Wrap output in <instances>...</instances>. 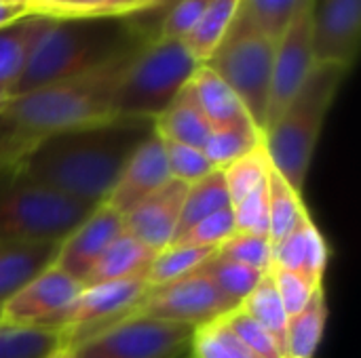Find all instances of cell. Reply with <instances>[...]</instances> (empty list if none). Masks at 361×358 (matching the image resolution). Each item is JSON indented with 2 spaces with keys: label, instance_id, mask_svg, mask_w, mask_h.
I'll return each instance as SVG.
<instances>
[{
  "label": "cell",
  "instance_id": "obj_46",
  "mask_svg": "<svg viewBox=\"0 0 361 358\" xmlns=\"http://www.w3.org/2000/svg\"><path fill=\"white\" fill-rule=\"evenodd\" d=\"M4 101H6V95H4V93L0 91V108H2V103H4Z\"/></svg>",
  "mask_w": 361,
  "mask_h": 358
},
{
  "label": "cell",
  "instance_id": "obj_22",
  "mask_svg": "<svg viewBox=\"0 0 361 358\" xmlns=\"http://www.w3.org/2000/svg\"><path fill=\"white\" fill-rule=\"evenodd\" d=\"M154 133L161 139L203 150L207 137L212 135V127L199 110L188 84L176 95L169 108L154 118Z\"/></svg>",
  "mask_w": 361,
  "mask_h": 358
},
{
  "label": "cell",
  "instance_id": "obj_33",
  "mask_svg": "<svg viewBox=\"0 0 361 358\" xmlns=\"http://www.w3.org/2000/svg\"><path fill=\"white\" fill-rule=\"evenodd\" d=\"M262 133L256 127H237L212 131L203 146V154L214 165V169H224L231 162L239 160L247 152H252L258 143H262Z\"/></svg>",
  "mask_w": 361,
  "mask_h": 358
},
{
  "label": "cell",
  "instance_id": "obj_3",
  "mask_svg": "<svg viewBox=\"0 0 361 358\" xmlns=\"http://www.w3.org/2000/svg\"><path fill=\"white\" fill-rule=\"evenodd\" d=\"M152 38L131 17H49L8 97L91 72Z\"/></svg>",
  "mask_w": 361,
  "mask_h": 358
},
{
  "label": "cell",
  "instance_id": "obj_48",
  "mask_svg": "<svg viewBox=\"0 0 361 358\" xmlns=\"http://www.w3.org/2000/svg\"><path fill=\"white\" fill-rule=\"evenodd\" d=\"M286 358H292V357H286Z\"/></svg>",
  "mask_w": 361,
  "mask_h": 358
},
{
  "label": "cell",
  "instance_id": "obj_14",
  "mask_svg": "<svg viewBox=\"0 0 361 358\" xmlns=\"http://www.w3.org/2000/svg\"><path fill=\"white\" fill-rule=\"evenodd\" d=\"M125 232V219L106 203L93 211L59 243L55 266L82 285L99 255Z\"/></svg>",
  "mask_w": 361,
  "mask_h": 358
},
{
  "label": "cell",
  "instance_id": "obj_44",
  "mask_svg": "<svg viewBox=\"0 0 361 358\" xmlns=\"http://www.w3.org/2000/svg\"><path fill=\"white\" fill-rule=\"evenodd\" d=\"M180 0H154L152 4H150V8H146L144 13H140V15H131V17H148L150 19V23H157V32H159V23L163 21V17L169 13V8H173L176 4H178Z\"/></svg>",
  "mask_w": 361,
  "mask_h": 358
},
{
  "label": "cell",
  "instance_id": "obj_21",
  "mask_svg": "<svg viewBox=\"0 0 361 358\" xmlns=\"http://www.w3.org/2000/svg\"><path fill=\"white\" fill-rule=\"evenodd\" d=\"M47 21V15L30 13L19 21L0 27V91L6 95V99L11 95V89L19 80L34 49V42Z\"/></svg>",
  "mask_w": 361,
  "mask_h": 358
},
{
  "label": "cell",
  "instance_id": "obj_1",
  "mask_svg": "<svg viewBox=\"0 0 361 358\" xmlns=\"http://www.w3.org/2000/svg\"><path fill=\"white\" fill-rule=\"evenodd\" d=\"M154 133V120L110 118L38 141L15 167L30 181L97 207L106 203L133 152Z\"/></svg>",
  "mask_w": 361,
  "mask_h": 358
},
{
  "label": "cell",
  "instance_id": "obj_28",
  "mask_svg": "<svg viewBox=\"0 0 361 358\" xmlns=\"http://www.w3.org/2000/svg\"><path fill=\"white\" fill-rule=\"evenodd\" d=\"M226 207H233L231 205V196H228L224 177H222V171L216 169L209 175H205L199 181L188 186L176 236H180L184 230H188L192 224L201 222L203 217H207L212 213H218V211H222Z\"/></svg>",
  "mask_w": 361,
  "mask_h": 358
},
{
  "label": "cell",
  "instance_id": "obj_34",
  "mask_svg": "<svg viewBox=\"0 0 361 358\" xmlns=\"http://www.w3.org/2000/svg\"><path fill=\"white\" fill-rule=\"evenodd\" d=\"M59 346L61 338L55 331L0 325V358H47Z\"/></svg>",
  "mask_w": 361,
  "mask_h": 358
},
{
  "label": "cell",
  "instance_id": "obj_19",
  "mask_svg": "<svg viewBox=\"0 0 361 358\" xmlns=\"http://www.w3.org/2000/svg\"><path fill=\"white\" fill-rule=\"evenodd\" d=\"M59 243H25L0 247V306L32 279L55 266Z\"/></svg>",
  "mask_w": 361,
  "mask_h": 358
},
{
  "label": "cell",
  "instance_id": "obj_42",
  "mask_svg": "<svg viewBox=\"0 0 361 358\" xmlns=\"http://www.w3.org/2000/svg\"><path fill=\"white\" fill-rule=\"evenodd\" d=\"M150 6V0H104L102 17H131Z\"/></svg>",
  "mask_w": 361,
  "mask_h": 358
},
{
  "label": "cell",
  "instance_id": "obj_24",
  "mask_svg": "<svg viewBox=\"0 0 361 358\" xmlns=\"http://www.w3.org/2000/svg\"><path fill=\"white\" fill-rule=\"evenodd\" d=\"M239 4H241V0H209L207 2L199 23L182 40L186 51L199 63H205L212 57V53L218 49V44L226 36L231 23L235 21Z\"/></svg>",
  "mask_w": 361,
  "mask_h": 358
},
{
  "label": "cell",
  "instance_id": "obj_40",
  "mask_svg": "<svg viewBox=\"0 0 361 358\" xmlns=\"http://www.w3.org/2000/svg\"><path fill=\"white\" fill-rule=\"evenodd\" d=\"M271 274H273V281H275V287H277V293H279V300L286 308L288 319L302 312L317 287H313L300 274H294V272H288V270H281L275 266H271Z\"/></svg>",
  "mask_w": 361,
  "mask_h": 358
},
{
  "label": "cell",
  "instance_id": "obj_49",
  "mask_svg": "<svg viewBox=\"0 0 361 358\" xmlns=\"http://www.w3.org/2000/svg\"><path fill=\"white\" fill-rule=\"evenodd\" d=\"M30 4H32V2H30Z\"/></svg>",
  "mask_w": 361,
  "mask_h": 358
},
{
  "label": "cell",
  "instance_id": "obj_30",
  "mask_svg": "<svg viewBox=\"0 0 361 358\" xmlns=\"http://www.w3.org/2000/svg\"><path fill=\"white\" fill-rule=\"evenodd\" d=\"M192 358H260L252 352L226 325L224 317L209 321L205 325L195 327L192 344H190Z\"/></svg>",
  "mask_w": 361,
  "mask_h": 358
},
{
  "label": "cell",
  "instance_id": "obj_17",
  "mask_svg": "<svg viewBox=\"0 0 361 358\" xmlns=\"http://www.w3.org/2000/svg\"><path fill=\"white\" fill-rule=\"evenodd\" d=\"M271 249L275 268L300 274L313 287L324 285L330 262V245L315 226L311 213L302 217L283 238L271 243Z\"/></svg>",
  "mask_w": 361,
  "mask_h": 358
},
{
  "label": "cell",
  "instance_id": "obj_15",
  "mask_svg": "<svg viewBox=\"0 0 361 358\" xmlns=\"http://www.w3.org/2000/svg\"><path fill=\"white\" fill-rule=\"evenodd\" d=\"M186 192L188 184L169 179L123 217L125 232L148 245L157 253L169 247L178 234Z\"/></svg>",
  "mask_w": 361,
  "mask_h": 358
},
{
  "label": "cell",
  "instance_id": "obj_16",
  "mask_svg": "<svg viewBox=\"0 0 361 358\" xmlns=\"http://www.w3.org/2000/svg\"><path fill=\"white\" fill-rule=\"evenodd\" d=\"M169 179L171 173L167 167L163 139L157 133H152L125 165L118 181L114 184L110 196L106 198V205L125 217Z\"/></svg>",
  "mask_w": 361,
  "mask_h": 358
},
{
  "label": "cell",
  "instance_id": "obj_12",
  "mask_svg": "<svg viewBox=\"0 0 361 358\" xmlns=\"http://www.w3.org/2000/svg\"><path fill=\"white\" fill-rule=\"evenodd\" d=\"M311 2L313 0L302 4V8L296 13V17L290 21V25L277 40L267 129L294 99V95L300 91L307 76L315 68V55L311 44Z\"/></svg>",
  "mask_w": 361,
  "mask_h": 358
},
{
  "label": "cell",
  "instance_id": "obj_10",
  "mask_svg": "<svg viewBox=\"0 0 361 358\" xmlns=\"http://www.w3.org/2000/svg\"><path fill=\"white\" fill-rule=\"evenodd\" d=\"M235 308L239 306L233 304L212 279L201 272H192L173 283L150 287L131 317L199 327L228 314Z\"/></svg>",
  "mask_w": 361,
  "mask_h": 358
},
{
  "label": "cell",
  "instance_id": "obj_36",
  "mask_svg": "<svg viewBox=\"0 0 361 358\" xmlns=\"http://www.w3.org/2000/svg\"><path fill=\"white\" fill-rule=\"evenodd\" d=\"M231 234H235V215L233 207H226L218 213L203 217L184 230L171 245H190V247H214L218 249Z\"/></svg>",
  "mask_w": 361,
  "mask_h": 358
},
{
  "label": "cell",
  "instance_id": "obj_43",
  "mask_svg": "<svg viewBox=\"0 0 361 358\" xmlns=\"http://www.w3.org/2000/svg\"><path fill=\"white\" fill-rule=\"evenodd\" d=\"M32 6L30 4H19V2H4L0 0V27L11 25L15 21H19L21 17L30 15Z\"/></svg>",
  "mask_w": 361,
  "mask_h": 358
},
{
  "label": "cell",
  "instance_id": "obj_11",
  "mask_svg": "<svg viewBox=\"0 0 361 358\" xmlns=\"http://www.w3.org/2000/svg\"><path fill=\"white\" fill-rule=\"evenodd\" d=\"M80 291L82 285L78 281L51 266L0 306V325L53 331L57 319L72 306Z\"/></svg>",
  "mask_w": 361,
  "mask_h": 358
},
{
  "label": "cell",
  "instance_id": "obj_45",
  "mask_svg": "<svg viewBox=\"0 0 361 358\" xmlns=\"http://www.w3.org/2000/svg\"><path fill=\"white\" fill-rule=\"evenodd\" d=\"M4 2H19V4H30L32 0H4Z\"/></svg>",
  "mask_w": 361,
  "mask_h": 358
},
{
  "label": "cell",
  "instance_id": "obj_5",
  "mask_svg": "<svg viewBox=\"0 0 361 358\" xmlns=\"http://www.w3.org/2000/svg\"><path fill=\"white\" fill-rule=\"evenodd\" d=\"M91 205L47 190L13 169H0V247L61 243Z\"/></svg>",
  "mask_w": 361,
  "mask_h": 358
},
{
  "label": "cell",
  "instance_id": "obj_41",
  "mask_svg": "<svg viewBox=\"0 0 361 358\" xmlns=\"http://www.w3.org/2000/svg\"><path fill=\"white\" fill-rule=\"evenodd\" d=\"M207 2L209 0H180L173 8H169V13L159 23L157 36L184 40L199 23Z\"/></svg>",
  "mask_w": 361,
  "mask_h": 358
},
{
  "label": "cell",
  "instance_id": "obj_25",
  "mask_svg": "<svg viewBox=\"0 0 361 358\" xmlns=\"http://www.w3.org/2000/svg\"><path fill=\"white\" fill-rule=\"evenodd\" d=\"M269 238L277 243L283 238L302 217L309 215V209L302 200V194L296 192L271 165L269 177Z\"/></svg>",
  "mask_w": 361,
  "mask_h": 358
},
{
  "label": "cell",
  "instance_id": "obj_39",
  "mask_svg": "<svg viewBox=\"0 0 361 358\" xmlns=\"http://www.w3.org/2000/svg\"><path fill=\"white\" fill-rule=\"evenodd\" d=\"M224 321L233 329V333L260 358H286L277 340L260 323L247 317L241 308H235L228 314H224Z\"/></svg>",
  "mask_w": 361,
  "mask_h": 358
},
{
  "label": "cell",
  "instance_id": "obj_23",
  "mask_svg": "<svg viewBox=\"0 0 361 358\" xmlns=\"http://www.w3.org/2000/svg\"><path fill=\"white\" fill-rule=\"evenodd\" d=\"M328 321V306H326V291L317 287L309 304L302 312L288 321V335H286V357L313 358L326 331Z\"/></svg>",
  "mask_w": 361,
  "mask_h": 358
},
{
  "label": "cell",
  "instance_id": "obj_31",
  "mask_svg": "<svg viewBox=\"0 0 361 358\" xmlns=\"http://www.w3.org/2000/svg\"><path fill=\"white\" fill-rule=\"evenodd\" d=\"M197 272H201L207 279H212L214 285L237 306L256 289L258 281L264 274L260 270H254V268L237 264V262H233L228 257H222V255H218V251Z\"/></svg>",
  "mask_w": 361,
  "mask_h": 358
},
{
  "label": "cell",
  "instance_id": "obj_29",
  "mask_svg": "<svg viewBox=\"0 0 361 358\" xmlns=\"http://www.w3.org/2000/svg\"><path fill=\"white\" fill-rule=\"evenodd\" d=\"M305 2L309 0H241L235 19L277 42Z\"/></svg>",
  "mask_w": 361,
  "mask_h": 358
},
{
  "label": "cell",
  "instance_id": "obj_32",
  "mask_svg": "<svg viewBox=\"0 0 361 358\" xmlns=\"http://www.w3.org/2000/svg\"><path fill=\"white\" fill-rule=\"evenodd\" d=\"M269 169H271V158H269L264 139L252 152H247L239 160L231 162L228 167L220 169L226 190H228V196H231V205H237L247 192H252L256 186L267 181Z\"/></svg>",
  "mask_w": 361,
  "mask_h": 358
},
{
  "label": "cell",
  "instance_id": "obj_26",
  "mask_svg": "<svg viewBox=\"0 0 361 358\" xmlns=\"http://www.w3.org/2000/svg\"><path fill=\"white\" fill-rule=\"evenodd\" d=\"M239 308L252 317L256 323H260L281 346L283 354H286V335H288V314L286 308L279 300L275 281L271 270L262 274V279L258 281L256 289L239 304Z\"/></svg>",
  "mask_w": 361,
  "mask_h": 358
},
{
  "label": "cell",
  "instance_id": "obj_8",
  "mask_svg": "<svg viewBox=\"0 0 361 358\" xmlns=\"http://www.w3.org/2000/svg\"><path fill=\"white\" fill-rule=\"evenodd\" d=\"M195 327L129 317L70 348L72 358H192Z\"/></svg>",
  "mask_w": 361,
  "mask_h": 358
},
{
  "label": "cell",
  "instance_id": "obj_47",
  "mask_svg": "<svg viewBox=\"0 0 361 358\" xmlns=\"http://www.w3.org/2000/svg\"><path fill=\"white\" fill-rule=\"evenodd\" d=\"M152 2H154V0H150V4H152ZM148 8H150V6H148Z\"/></svg>",
  "mask_w": 361,
  "mask_h": 358
},
{
  "label": "cell",
  "instance_id": "obj_37",
  "mask_svg": "<svg viewBox=\"0 0 361 358\" xmlns=\"http://www.w3.org/2000/svg\"><path fill=\"white\" fill-rule=\"evenodd\" d=\"M163 146H165V156H167V167H169L171 179H178V181H184L190 186V184L199 181L201 177L209 175L212 171H216L214 165L203 154V150H199V148L167 141V139H163Z\"/></svg>",
  "mask_w": 361,
  "mask_h": 358
},
{
  "label": "cell",
  "instance_id": "obj_9",
  "mask_svg": "<svg viewBox=\"0 0 361 358\" xmlns=\"http://www.w3.org/2000/svg\"><path fill=\"white\" fill-rule=\"evenodd\" d=\"M148 289L150 287L146 279H127L82 287L72 306L57 319L53 331L59 333L61 346L72 348L106 327L129 319Z\"/></svg>",
  "mask_w": 361,
  "mask_h": 358
},
{
  "label": "cell",
  "instance_id": "obj_27",
  "mask_svg": "<svg viewBox=\"0 0 361 358\" xmlns=\"http://www.w3.org/2000/svg\"><path fill=\"white\" fill-rule=\"evenodd\" d=\"M214 253H216L214 247L169 245L154 255V260L146 272V283H148V287H159V285H167L178 279H184V276L201 270L203 264Z\"/></svg>",
  "mask_w": 361,
  "mask_h": 358
},
{
  "label": "cell",
  "instance_id": "obj_13",
  "mask_svg": "<svg viewBox=\"0 0 361 358\" xmlns=\"http://www.w3.org/2000/svg\"><path fill=\"white\" fill-rule=\"evenodd\" d=\"M361 0H313L311 44L315 63L351 70L357 57Z\"/></svg>",
  "mask_w": 361,
  "mask_h": 358
},
{
  "label": "cell",
  "instance_id": "obj_18",
  "mask_svg": "<svg viewBox=\"0 0 361 358\" xmlns=\"http://www.w3.org/2000/svg\"><path fill=\"white\" fill-rule=\"evenodd\" d=\"M188 87L197 99L199 110L209 122L212 131L237 129V127H256L235 95V91L205 63H201L188 80Z\"/></svg>",
  "mask_w": 361,
  "mask_h": 358
},
{
  "label": "cell",
  "instance_id": "obj_7",
  "mask_svg": "<svg viewBox=\"0 0 361 358\" xmlns=\"http://www.w3.org/2000/svg\"><path fill=\"white\" fill-rule=\"evenodd\" d=\"M275 49L277 42L273 38L235 19L218 49L205 61L235 91L262 135L269 116Z\"/></svg>",
  "mask_w": 361,
  "mask_h": 358
},
{
  "label": "cell",
  "instance_id": "obj_20",
  "mask_svg": "<svg viewBox=\"0 0 361 358\" xmlns=\"http://www.w3.org/2000/svg\"><path fill=\"white\" fill-rule=\"evenodd\" d=\"M157 251L140 243L131 234L123 232L93 264L89 274L82 281V287L127 281V279H146V272L154 260Z\"/></svg>",
  "mask_w": 361,
  "mask_h": 358
},
{
  "label": "cell",
  "instance_id": "obj_2",
  "mask_svg": "<svg viewBox=\"0 0 361 358\" xmlns=\"http://www.w3.org/2000/svg\"><path fill=\"white\" fill-rule=\"evenodd\" d=\"M142 46L80 76L8 97L0 108V169H13L38 141L55 133L116 118V87Z\"/></svg>",
  "mask_w": 361,
  "mask_h": 358
},
{
  "label": "cell",
  "instance_id": "obj_6",
  "mask_svg": "<svg viewBox=\"0 0 361 358\" xmlns=\"http://www.w3.org/2000/svg\"><path fill=\"white\" fill-rule=\"evenodd\" d=\"M199 65L182 40L152 38L137 51L116 87L114 116L154 120L188 84Z\"/></svg>",
  "mask_w": 361,
  "mask_h": 358
},
{
  "label": "cell",
  "instance_id": "obj_35",
  "mask_svg": "<svg viewBox=\"0 0 361 358\" xmlns=\"http://www.w3.org/2000/svg\"><path fill=\"white\" fill-rule=\"evenodd\" d=\"M216 251L222 257H228L237 264H243L260 272H269L273 266V249L269 236L235 232Z\"/></svg>",
  "mask_w": 361,
  "mask_h": 358
},
{
  "label": "cell",
  "instance_id": "obj_4",
  "mask_svg": "<svg viewBox=\"0 0 361 358\" xmlns=\"http://www.w3.org/2000/svg\"><path fill=\"white\" fill-rule=\"evenodd\" d=\"M347 74L345 68L315 63L300 91L262 135L271 165L300 194L326 116Z\"/></svg>",
  "mask_w": 361,
  "mask_h": 358
},
{
  "label": "cell",
  "instance_id": "obj_38",
  "mask_svg": "<svg viewBox=\"0 0 361 358\" xmlns=\"http://www.w3.org/2000/svg\"><path fill=\"white\" fill-rule=\"evenodd\" d=\"M235 232L269 236V186L262 181L233 205Z\"/></svg>",
  "mask_w": 361,
  "mask_h": 358
}]
</instances>
